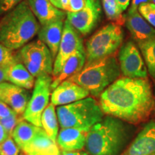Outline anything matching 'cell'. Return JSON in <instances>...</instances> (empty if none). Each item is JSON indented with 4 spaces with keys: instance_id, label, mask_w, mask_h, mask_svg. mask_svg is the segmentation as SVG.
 <instances>
[{
    "instance_id": "obj_1",
    "label": "cell",
    "mask_w": 155,
    "mask_h": 155,
    "mask_svg": "<svg viewBox=\"0 0 155 155\" xmlns=\"http://www.w3.org/2000/svg\"><path fill=\"white\" fill-rule=\"evenodd\" d=\"M104 114L131 124H138L150 117L155 99L148 78H119L99 96Z\"/></svg>"
},
{
    "instance_id": "obj_2",
    "label": "cell",
    "mask_w": 155,
    "mask_h": 155,
    "mask_svg": "<svg viewBox=\"0 0 155 155\" xmlns=\"http://www.w3.org/2000/svg\"><path fill=\"white\" fill-rule=\"evenodd\" d=\"M126 122L107 116L87 134L86 152L91 155H121L129 138Z\"/></svg>"
},
{
    "instance_id": "obj_3",
    "label": "cell",
    "mask_w": 155,
    "mask_h": 155,
    "mask_svg": "<svg viewBox=\"0 0 155 155\" xmlns=\"http://www.w3.org/2000/svg\"><path fill=\"white\" fill-rule=\"evenodd\" d=\"M28 1H22L0 21V43L12 50L28 44L40 28Z\"/></svg>"
},
{
    "instance_id": "obj_4",
    "label": "cell",
    "mask_w": 155,
    "mask_h": 155,
    "mask_svg": "<svg viewBox=\"0 0 155 155\" xmlns=\"http://www.w3.org/2000/svg\"><path fill=\"white\" fill-rule=\"evenodd\" d=\"M121 70L115 56L86 63L80 72L67 80L73 81L86 89L94 97L100 95L120 76Z\"/></svg>"
},
{
    "instance_id": "obj_5",
    "label": "cell",
    "mask_w": 155,
    "mask_h": 155,
    "mask_svg": "<svg viewBox=\"0 0 155 155\" xmlns=\"http://www.w3.org/2000/svg\"><path fill=\"white\" fill-rule=\"evenodd\" d=\"M104 113L99 103L92 97L57 108V116L61 128H75L88 132L101 121Z\"/></svg>"
},
{
    "instance_id": "obj_6",
    "label": "cell",
    "mask_w": 155,
    "mask_h": 155,
    "mask_svg": "<svg viewBox=\"0 0 155 155\" xmlns=\"http://www.w3.org/2000/svg\"><path fill=\"white\" fill-rule=\"evenodd\" d=\"M123 40L121 25L112 22L104 26L87 40L86 63L114 55L121 46Z\"/></svg>"
},
{
    "instance_id": "obj_7",
    "label": "cell",
    "mask_w": 155,
    "mask_h": 155,
    "mask_svg": "<svg viewBox=\"0 0 155 155\" xmlns=\"http://www.w3.org/2000/svg\"><path fill=\"white\" fill-rule=\"evenodd\" d=\"M16 57L35 78L53 74V55L48 46L39 39L19 49Z\"/></svg>"
},
{
    "instance_id": "obj_8",
    "label": "cell",
    "mask_w": 155,
    "mask_h": 155,
    "mask_svg": "<svg viewBox=\"0 0 155 155\" xmlns=\"http://www.w3.org/2000/svg\"><path fill=\"white\" fill-rule=\"evenodd\" d=\"M52 82L53 77L50 75L37 78L32 95L23 114L25 120L36 127H42V114L49 104Z\"/></svg>"
},
{
    "instance_id": "obj_9",
    "label": "cell",
    "mask_w": 155,
    "mask_h": 155,
    "mask_svg": "<svg viewBox=\"0 0 155 155\" xmlns=\"http://www.w3.org/2000/svg\"><path fill=\"white\" fill-rule=\"evenodd\" d=\"M119 64L124 77L146 78L147 68L139 50L132 40H129L120 48Z\"/></svg>"
},
{
    "instance_id": "obj_10",
    "label": "cell",
    "mask_w": 155,
    "mask_h": 155,
    "mask_svg": "<svg viewBox=\"0 0 155 155\" xmlns=\"http://www.w3.org/2000/svg\"><path fill=\"white\" fill-rule=\"evenodd\" d=\"M85 48L83 38L66 19L64 22V28L61 44L57 55L54 61L53 78L58 76L61 73L64 64L68 58L78 50Z\"/></svg>"
},
{
    "instance_id": "obj_11",
    "label": "cell",
    "mask_w": 155,
    "mask_h": 155,
    "mask_svg": "<svg viewBox=\"0 0 155 155\" xmlns=\"http://www.w3.org/2000/svg\"><path fill=\"white\" fill-rule=\"evenodd\" d=\"M101 13L100 0H86V5L81 10L67 12V19L81 35H87L99 22Z\"/></svg>"
},
{
    "instance_id": "obj_12",
    "label": "cell",
    "mask_w": 155,
    "mask_h": 155,
    "mask_svg": "<svg viewBox=\"0 0 155 155\" xmlns=\"http://www.w3.org/2000/svg\"><path fill=\"white\" fill-rule=\"evenodd\" d=\"M121 155H155V121L147 123Z\"/></svg>"
},
{
    "instance_id": "obj_13",
    "label": "cell",
    "mask_w": 155,
    "mask_h": 155,
    "mask_svg": "<svg viewBox=\"0 0 155 155\" xmlns=\"http://www.w3.org/2000/svg\"><path fill=\"white\" fill-rule=\"evenodd\" d=\"M30 98V92L27 89L7 81L0 83V100L19 115L23 116Z\"/></svg>"
},
{
    "instance_id": "obj_14",
    "label": "cell",
    "mask_w": 155,
    "mask_h": 155,
    "mask_svg": "<svg viewBox=\"0 0 155 155\" xmlns=\"http://www.w3.org/2000/svg\"><path fill=\"white\" fill-rule=\"evenodd\" d=\"M125 24L137 43L155 38V28L145 20L137 8L130 7L125 15Z\"/></svg>"
},
{
    "instance_id": "obj_15",
    "label": "cell",
    "mask_w": 155,
    "mask_h": 155,
    "mask_svg": "<svg viewBox=\"0 0 155 155\" xmlns=\"http://www.w3.org/2000/svg\"><path fill=\"white\" fill-rule=\"evenodd\" d=\"M89 92L78 84L69 80L62 82L51 94V103L56 106H64L88 97Z\"/></svg>"
},
{
    "instance_id": "obj_16",
    "label": "cell",
    "mask_w": 155,
    "mask_h": 155,
    "mask_svg": "<svg viewBox=\"0 0 155 155\" xmlns=\"http://www.w3.org/2000/svg\"><path fill=\"white\" fill-rule=\"evenodd\" d=\"M31 10L40 25L65 20L67 12L55 7L50 0H27Z\"/></svg>"
},
{
    "instance_id": "obj_17",
    "label": "cell",
    "mask_w": 155,
    "mask_h": 155,
    "mask_svg": "<svg viewBox=\"0 0 155 155\" xmlns=\"http://www.w3.org/2000/svg\"><path fill=\"white\" fill-rule=\"evenodd\" d=\"M22 153L33 155H57L60 148L41 127L30 143L21 150Z\"/></svg>"
},
{
    "instance_id": "obj_18",
    "label": "cell",
    "mask_w": 155,
    "mask_h": 155,
    "mask_svg": "<svg viewBox=\"0 0 155 155\" xmlns=\"http://www.w3.org/2000/svg\"><path fill=\"white\" fill-rule=\"evenodd\" d=\"M65 20H58L41 25L38 33V39L48 46L53 55L54 61L58 54L63 37Z\"/></svg>"
},
{
    "instance_id": "obj_19",
    "label": "cell",
    "mask_w": 155,
    "mask_h": 155,
    "mask_svg": "<svg viewBox=\"0 0 155 155\" xmlns=\"http://www.w3.org/2000/svg\"><path fill=\"white\" fill-rule=\"evenodd\" d=\"M88 132L75 128H61L56 143L63 151L81 150L86 145Z\"/></svg>"
},
{
    "instance_id": "obj_20",
    "label": "cell",
    "mask_w": 155,
    "mask_h": 155,
    "mask_svg": "<svg viewBox=\"0 0 155 155\" xmlns=\"http://www.w3.org/2000/svg\"><path fill=\"white\" fill-rule=\"evenodd\" d=\"M86 63V48L78 50L71 55L64 64L61 73L55 78H53L51 84V90L53 91L62 82L69 78L80 72Z\"/></svg>"
},
{
    "instance_id": "obj_21",
    "label": "cell",
    "mask_w": 155,
    "mask_h": 155,
    "mask_svg": "<svg viewBox=\"0 0 155 155\" xmlns=\"http://www.w3.org/2000/svg\"><path fill=\"white\" fill-rule=\"evenodd\" d=\"M5 72L6 79L8 82L27 90L34 88L35 77L20 62L17 61L7 68Z\"/></svg>"
},
{
    "instance_id": "obj_22",
    "label": "cell",
    "mask_w": 155,
    "mask_h": 155,
    "mask_svg": "<svg viewBox=\"0 0 155 155\" xmlns=\"http://www.w3.org/2000/svg\"><path fill=\"white\" fill-rule=\"evenodd\" d=\"M40 128L23 119L15 127L12 134V137L19 148L22 150L34 138Z\"/></svg>"
},
{
    "instance_id": "obj_23",
    "label": "cell",
    "mask_w": 155,
    "mask_h": 155,
    "mask_svg": "<svg viewBox=\"0 0 155 155\" xmlns=\"http://www.w3.org/2000/svg\"><path fill=\"white\" fill-rule=\"evenodd\" d=\"M55 105L51 104L44 110L41 117L42 128L47 133L52 140L56 142L58 132H59V122L57 114L55 113Z\"/></svg>"
},
{
    "instance_id": "obj_24",
    "label": "cell",
    "mask_w": 155,
    "mask_h": 155,
    "mask_svg": "<svg viewBox=\"0 0 155 155\" xmlns=\"http://www.w3.org/2000/svg\"><path fill=\"white\" fill-rule=\"evenodd\" d=\"M137 44L144 58L147 71L155 80V38Z\"/></svg>"
},
{
    "instance_id": "obj_25",
    "label": "cell",
    "mask_w": 155,
    "mask_h": 155,
    "mask_svg": "<svg viewBox=\"0 0 155 155\" xmlns=\"http://www.w3.org/2000/svg\"><path fill=\"white\" fill-rule=\"evenodd\" d=\"M101 3L106 16L109 20L120 25L125 22V16H123V12L116 0H101Z\"/></svg>"
},
{
    "instance_id": "obj_26",
    "label": "cell",
    "mask_w": 155,
    "mask_h": 155,
    "mask_svg": "<svg viewBox=\"0 0 155 155\" xmlns=\"http://www.w3.org/2000/svg\"><path fill=\"white\" fill-rule=\"evenodd\" d=\"M14 50L0 43V68L6 69L17 61Z\"/></svg>"
},
{
    "instance_id": "obj_27",
    "label": "cell",
    "mask_w": 155,
    "mask_h": 155,
    "mask_svg": "<svg viewBox=\"0 0 155 155\" xmlns=\"http://www.w3.org/2000/svg\"><path fill=\"white\" fill-rule=\"evenodd\" d=\"M140 15L149 24L155 28V5L152 2L141 5L138 7Z\"/></svg>"
},
{
    "instance_id": "obj_28",
    "label": "cell",
    "mask_w": 155,
    "mask_h": 155,
    "mask_svg": "<svg viewBox=\"0 0 155 155\" xmlns=\"http://www.w3.org/2000/svg\"><path fill=\"white\" fill-rule=\"evenodd\" d=\"M23 119H24L23 116L19 115L15 112L14 114H12L8 117H6L5 119L0 120V124L2 126L9 136H12V134L15 127Z\"/></svg>"
},
{
    "instance_id": "obj_29",
    "label": "cell",
    "mask_w": 155,
    "mask_h": 155,
    "mask_svg": "<svg viewBox=\"0 0 155 155\" xmlns=\"http://www.w3.org/2000/svg\"><path fill=\"white\" fill-rule=\"evenodd\" d=\"M20 149L12 136L0 144V155H19Z\"/></svg>"
},
{
    "instance_id": "obj_30",
    "label": "cell",
    "mask_w": 155,
    "mask_h": 155,
    "mask_svg": "<svg viewBox=\"0 0 155 155\" xmlns=\"http://www.w3.org/2000/svg\"><path fill=\"white\" fill-rule=\"evenodd\" d=\"M24 0H0V15H5Z\"/></svg>"
},
{
    "instance_id": "obj_31",
    "label": "cell",
    "mask_w": 155,
    "mask_h": 155,
    "mask_svg": "<svg viewBox=\"0 0 155 155\" xmlns=\"http://www.w3.org/2000/svg\"><path fill=\"white\" fill-rule=\"evenodd\" d=\"M86 5V0H69V9L67 12H76L82 9Z\"/></svg>"
},
{
    "instance_id": "obj_32",
    "label": "cell",
    "mask_w": 155,
    "mask_h": 155,
    "mask_svg": "<svg viewBox=\"0 0 155 155\" xmlns=\"http://www.w3.org/2000/svg\"><path fill=\"white\" fill-rule=\"evenodd\" d=\"M14 113L15 111L12 109L11 107H9L7 104L0 100V120L8 117Z\"/></svg>"
},
{
    "instance_id": "obj_33",
    "label": "cell",
    "mask_w": 155,
    "mask_h": 155,
    "mask_svg": "<svg viewBox=\"0 0 155 155\" xmlns=\"http://www.w3.org/2000/svg\"><path fill=\"white\" fill-rule=\"evenodd\" d=\"M63 155H91L88 152L82 150L77 151H62Z\"/></svg>"
},
{
    "instance_id": "obj_34",
    "label": "cell",
    "mask_w": 155,
    "mask_h": 155,
    "mask_svg": "<svg viewBox=\"0 0 155 155\" xmlns=\"http://www.w3.org/2000/svg\"><path fill=\"white\" fill-rule=\"evenodd\" d=\"M152 2V0H131V7H135V8L138 9V7L141 5L146 3Z\"/></svg>"
},
{
    "instance_id": "obj_35",
    "label": "cell",
    "mask_w": 155,
    "mask_h": 155,
    "mask_svg": "<svg viewBox=\"0 0 155 155\" xmlns=\"http://www.w3.org/2000/svg\"><path fill=\"white\" fill-rule=\"evenodd\" d=\"M122 12H124L128 8L131 0H116Z\"/></svg>"
},
{
    "instance_id": "obj_36",
    "label": "cell",
    "mask_w": 155,
    "mask_h": 155,
    "mask_svg": "<svg viewBox=\"0 0 155 155\" xmlns=\"http://www.w3.org/2000/svg\"><path fill=\"white\" fill-rule=\"evenodd\" d=\"M8 137H9V135L7 134L5 129H4L2 126L0 124V144L3 142L6 139L8 138Z\"/></svg>"
},
{
    "instance_id": "obj_37",
    "label": "cell",
    "mask_w": 155,
    "mask_h": 155,
    "mask_svg": "<svg viewBox=\"0 0 155 155\" xmlns=\"http://www.w3.org/2000/svg\"><path fill=\"white\" fill-rule=\"evenodd\" d=\"M7 79H6V72L5 69L0 68V83L6 82Z\"/></svg>"
},
{
    "instance_id": "obj_38",
    "label": "cell",
    "mask_w": 155,
    "mask_h": 155,
    "mask_svg": "<svg viewBox=\"0 0 155 155\" xmlns=\"http://www.w3.org/2000/svg\"><path fill=\"white\" fill-rule=\"evenodd\" d=\"M50 1L55 7L61 9V0H50Z\"/></svg>"
},
{
    "instance_id": "obj_39",
    "label": "cell",
    "mask_w": 155,
    "mask_h": 155,
    "mask_svg": "<svg viewBox=\"0 0 155 155\" xmlns=\"http://www.w3.org/2000/svg\"><path fill=\"white\" fill-rule=\"evenodd\" d=\"M19 155H33V154H24V153H22V154H19Z\"/></svg>"
},
{
    "instance_id": "obj_40",
    "label": "cell",
    "mask_w": 155,
    "mask_h": 155,
    "mask_svg": "<svg viewBox=\"0 0 155 155\" xmlns=\"http://www.w3.org/2000/svg\"><path fill=\"white\" fill-rule=\"evenodd\" d=\"M57 155H63V154H62V152L61 151H60V152L58 153V154Z\"/></svg>"
},
{
    "instance_id": "obj_41",
    "label": "cell",
    "mask_w": 155,
    "mask_h": 155,
    "mask_svg": "<svg viewBox=\"0 0 155 155\" xmlns=\"http://www.w3.org/2000/svg\"><path fill=\"white\" fill-rule=\"evenodd\" d=\"M152 2L154 3V5H155V0H152Z\"/></svg>"
}]
</instances>
